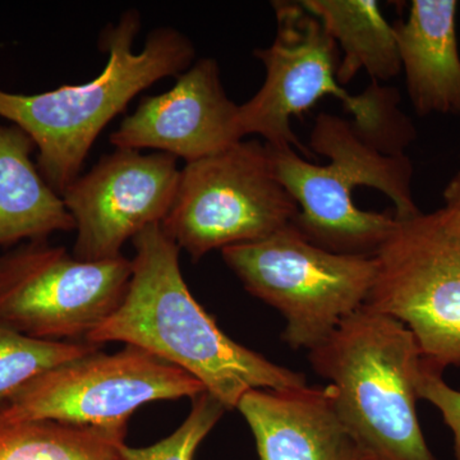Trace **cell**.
<instances>
[{
    "label": "cell",
    "mask_w": 460,
    "mask_h": 460,
    "mask_svg": "<svg viewBox=\"0 0 460 460\" xmlns=\"http://www.w3.org/2000/svg\"><path fill=\"white\" fill-rule=\"evenodd\" d=\"M136 255L122 304L91 332L87 343L141 348L198 378L226 411L248 390L307 385L302 372L281 367L232 341L196 301L183 279L180 251L160 224L132 239Z\"/></svg>",
    "instance_id": "cell-1"
},
{
    "label": "cell",
    "mask_w": 460,
    "mask_h": 460,
    "mask_svg": "<svg viewBox=\"0 0 460 460\" xmlns=\"http://www.w3.org/2000/svg\"><path fill=\"white\" fill-rule=\"evenodd\" d=\"M270 150L275 172L298 205L296 226L311 243L341 255L374 256L396 219L420 214L411 192L413 164L368 144L353 120L320 113L310 150L329 159L313 164L295 148Z\"/></svg>",
    "instance_id": "cell-2"
},
{
    "label": "cell",
    "mask_w": 460,
    "mask_h": 460,
    "mask_svg": "<svg viewBox=\"0 0 460 460\" xmlns=\"http://www.w3.org/2000/svg\"><path fill=\"white\" fill-rule=\"evenodd\" d=\"M141 14L128 9L100 36L108 53L102 74L89 83L66 84L35 95L0 89V118L20 127L38 148V165L51 189L62 195L81 174L102 129L142 91L177 77L195 63L192 41L178 30L157 27L144 49L135 50Z\"/></svg>",
    "instance_id": "cell-3"
},
{
    "label": "cell",
    "mask_w": 460,
    "mask_h": 460,
    "mask_svg": "<svg viewBox=\"0 0 460 460\" xmlns=\"http://www.w3.org/2000/svg\"><path fill=\"white\" fill-rule=\"evenodd\" d=\"M277 33L269 48L253 51L265 68V81L247 102L239 107L243 137L257 135L277 150L296 148L314 159L293 132L290 119L310 111L332 95L353 114V123L368 144L386 155H405L416 140L414 124L399 108L398 91L371 81L359 95L338 83L341 50L319 18L301 2H272Z\"/></svg>",
    "instance_id": "cell-4"
},
{
    "label": "cell",
    "mask_w": 460,
    "mask_h": 460,
    "mask_svg": "<svg viewBox=\"0 0 460 460\" xmlns=\"http://www.w3.org/2000/svg\"><path fill=\"white\" fill-rule=\"evenodd\" d=\"M308 359L330 381L339 416L375 460H438L417 417L423 357L404 323L362 305Z\"/></svg>",
    "instance_id": "cell-5"
},
{
    "label": "cell",
    "mask_w": 460,
    "mask_h": 460,
    "mask_svg": "<svg viewBox=\"0 0 460 460\" xmlns=\"http://www.w3.org/2000/svg\"><path fill=\"white\" fill-rule=\"evenodd\" d=\"M222 256L247 292L283 314V341L308 352L365 305L376 277L374 256L330 252L293 224Z\"/></svg>",
    "instance_id": "cell-6"
},
{
    "label": "cell",
    "mask_w": 460,
    "mask_h": 460,
    "mask_svg": "<svg viewBox=\"0 0 460 460\" xmlns=\"http://www.w3.org/2000/svg\"><path fill=\"white\" fill-rule=\"evenodd\" d=\"M376 277L365 307L401 321L423 359L460 367V220L447 208L396 219L374 255Z\"/></svg>",
    "instance_id": "cell-7"
},
{
    "label": "cell",
    "mask_w": 460,
    "mask_h": 460,
    "mask_svg": "<svg viewBox=\"0 0 460 460\" xmlns=\"http://www.w3.org/2000/svg\"><path fill=\"white\" fill-rule=\"evenodd\" d=\"M298 211L275 172L268 145L243 140L181 169L171 210L160 226L199 261L211 251L286 228Z\"/></svg>",
    "instance_id": "cell-8"
},
{
    "label": "cell",
    "mask_w": 460,
    "mask_h": 460,
    "mask_svg": "<svg viewBox=\"0 0 460 460\" xmlns=\"http://www.w3.org/2000/svg\"><path fill=\"white\" fill-rule=\"evenodd\" d=\"M198 378L141 348L91 353L44 372L0 405L13 420H54L126 435L133 411L146 402L205 393Z\"/></svg>",
    "instance_id": "cell-9"
},
{
    "label": "cell",
    "mask_w": 460,
    "mask_h": 460,
    "mask_svg": "<svg viewBox=\"0 0 460 460\" xmlns=\"http://www.w3.org/2000/svg\"><path fill=\"white\" fill-rule=\"evenodd\" d=\"M132 260L83 261L47 241L0 257V323L41 341L86 339L122 304Z\"/></svg>",
    "instance_id": "cell-10"
},
{
    "label": "cell",
    "mask_w": 460,
    "mask_h": 460,
    "mask_svg": "<svg viewBox=\"0 0 460 460\" xmlns=\"http://www.w3.org/2000/svg\"><path fill=\"white\" fill-rule=\"evenodd\" d=\"M177 157L115 148L60 195L75 223L72 255L83 261L122 256L142 230L162 224L177 192Z\"/></svg>",
    "instance_id": "cell-11"
},
{
    "label": "cell",
    "mask_w": 460,
    "mask_h": 460,
    "mask_svg": "<svg viewBox=\"0 0 460 460\" xmlns=\"http://www.w3.org/2000/svg\"><path fill=\"white\" fill-rule=\"evenodd\" d=\"M175 78L171 90L145 96L124 118L109 140L115 148H153L189 164L243 141L241 105L226 95L214 58L196 60Z\"/></svg>",
    "instance_id": "cell-12"
},
{
    "label": "cell",
    "mask_w": 460,
    "mask_h": 460,
    "mask_svg": "<svg viewBox=\"0 0 460 460\" xmlns=\"http://www.w3.org/2000/svg\"><path fill=\"white\" fill-rule=\"evenodd\" d=\"M237 410L260 460H375L339 416L329 384L248 390Z\"/></svg>",
    "instance_id": "cell-13"
},
{
    "label": "cell",
    "mask_w": 460,
    "mask_h": 460,
    "mask_svg": "<svg viewBox=\"0 0 460 460\" xmlns=\"http://www.w3.org/2000/svg\"><path fill=\"white\" fill-rule=\"evenodd\" d=\"M456 0H413L407 21L393 25L408 96L420 117L460 119V54Z\"/></svg>",
    "instance_id": "cell-14"
},
{
    "label": "cell",
    "mask_w": 460,
    "mask_h": 460,
    "mask_svg": "<svg viewBox=\"0 0 460 460\" xmlns=\"http://www.w3.org/2000/svg\"><path fill=\"white\" fill-rule=\"evenodd\" d=\"M35 142L20 127L0 123V247L47 241L75 230L59 193L32 162Z\"/></svg>",
    "instance_id": "cell-15"
},
{
    "label": "cell",
    "mask_w": 460,
    "mask_h": 460,
    "mask_svg": "<svg viewBox=\"0 0 460 460\" xmlns=\"http://www.w3.org/2000/svg\"><path fill=\"white\" fill-rule=\"evenodd\" d=\"M341 50L338 83L345 86L365 71L375 83L402 72L394 29L375 0H302Z\"/></svg>",
    "instance_id": "cell-16"
},
{
    "label": "cell",
    "mask_w": 460,
    "mask_h": 460,
    "mask_svg": "<svg viewBox=\"0 0 460 460\" xmlns=\"http://www.w3.org/2000/svg\"><path fill=\"white\" fill-rule=\"evenodd\" d=\"M123 434L0 414V460H126Z\"/></svg>",
    "instance_id": "cell-17"
},
{
    "label": "cell",
    "mask_w": 460,
    "mask_h": 460,
    "mask_svg": "<svg viewBox=\"0 0 460 460\" xmlns=\"http://www.w3.org/2000/svg\"><path fill=\"white\" fill-rule=\"evenodd\" d=\"M98 345L41 341L0 323V405L44 372L98 352Z\"/></svg>",
    "instance_id": "cell-18"
},
{
    "label": "cell",
    "mask_w": 460,
    "mask_h": 460,
    "mask_svg": "<svg viewBox=\"0 0 460 460\" xmlns=\"http://www.w3.org/2000/svg\"><path fill=\"white\" fill-rule=\"evenodd\" d=\"M189 417L186 420L159 443L146 447H131L123 445L126 460H193L199 444L210 434L211 429L222 419L226 407L208 394L202 393L192 399Z\"/></svg>",
    "instance_id": "cell-19"
},
{
    "label": "cell",
    "mask_w": 460,
    "mask_h": 460,
    "mask_svg": "<svg viewBox=\"0 0 460 460\" xmlns=\"http://www.w3.org/2000/svg\"><path fill=\"white\" fill-rule=\"evenodd\" d=\"M417 394L440 411L445 425L453 432L454 456L460 460V392L445 383L441 371L423 359L416 381Z\"/></svg>",
    "instance_id": "cell-20"
},
{
    "label": "cell",
    "mask_w": 460,
    "mask_h": 460,
    "mask_svg": "<svg viewBox=\"0 0 460 460\" xmlns=\"http://www.w3.org/2000/svg\"><path fill=\"white\" fill-rule=\"evenodd\" d=\"M445 208L458 215L460 220V172L450 180L444 190Z\"/></svg>",
    "instance_id": "cell-21"
}]
</instances>
